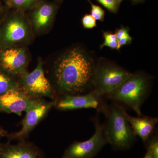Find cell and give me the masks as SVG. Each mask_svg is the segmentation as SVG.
Here are the masks:
<instances>
[{
    "label": "cell",
    "mask_w": 158,
    "mask_h": 158,
    "mask_svg": "<svg viewBox=\"0 0 158 158\" xmlns=\"http://www.w3.org/2000/svg\"><path fill=\"white\" fill-rule=\"evenodd\" d=\"M98 60L82 45L75 44L55 54L44 69L56 93L80 94L92 90Z\"/></svg>",
    "instance_id": "cell-1"
},
{
    "label": "cell",
    "mask_w": 158,
    "mask_h": 158,
    "mask_svg": "<svg viewBox=\"0 0 158 158\" xmlns=\"http://www.w3.org/2000/svg\"><path fill=\"white\" fill-rule=\"evenodd\" d=\"M35 38L26 12L8 10L0 20V49L28 47Z\"/></svg>",
    "instance_id": "cell-2"
},
{
    "label": "cell",
    "mask_w": 158,
    "mask_h": 158,
    "mask_svg": "<svg viewBox=\"0 0 158 158\" xmlns=\"http://www.w3.org/2000/svg\"><path fill=\"white\" fill-rule=\"evenodd\" d=\"M151 85V77L142 72L131 74L106 97L123 104L142 116L141 108L147 98Z\"/></svg>",
    "instance_id": "cell-3"
},
{
    "label": "cell",
    "mask_w": 158,
    "mask_h": 158,
    "mask_svg": "<svg viewBox=\"0 0 158 158\" xmlns=\"http://www.w3.org/2000/svg\"><path fill=\"white\" fill-rule=\"evenodd\" d=\"M124 108L115 103L107 106L104 113L106 123L103 131L107 144L114 149L126 150L131 147L136 135L125 116Z\"/></svg>",
    "instance_id": "cell-4"
},
{
    "label": "cell",
    "mask_w": 158,
    "mask_h": 158,
    "mask_svg": "<svg viewBox=\"0 0 158 158\" xmlns=\"http://www.w3.org/2000/svg\"><path fill=\"white\" fill-rule=\"evenodd\" d=\"M132 73L107 59H98L92 81V90L99 96H106Z\"/></svg>",
    "instance_id": "cell-5"
},
{
    "label": "cell",
    "mask_w": 158,
    "mask_h": 158,
    "mask_svg": "<svg viewBox=\"0 0 158 158\" xmlns=\"http://www.w3.org/2000/svg\"><path fill=\"white\" fill-rule=\"evenodd\" d=\"M19 87L23 92L33 98H56V93L46 76L44 61L38 57L36 67L31 72L24 74L16 78Z\"/></svg>",
    "instance_id": "cell-6"
},
{
    "label": "cell",
    "mask_w": 158,
    "mask_h": 158,
    "mask_svg": "<svg viewBox=\"0 0 158 158\" xmlns=\"http://www.w3.org/2000/svg\"><path fill=\"white\" fill-rule=\"evenodd\" d=\"M54 107V101H47L43 98H37L26 110V114L21 122L22 128L16 132L9 133L6 138L9 141H25Z\"/></svg>",
    "instance_id": "cell-7"
},
{
    "label": "cell",
    "mask_w": 158,
    "mask_h": 158,
    "mask_svg": "<svg viewBox=\"0 0 158 158\" xmlns=\"http://www.w3.org/2000/svg\"><path fill=\"white\" fill-rule=\"evenodd\" d=\"M31 59L28 47L1 49L0 70L17 78L27 72Z\"/></svg>",
    "instance_id": "cell-8"
},
{
    "label": "cell",
    "mask_w": 158,
    "mask_h": 158,
    "mask_svg": "<svg viewBox=\"0 0 158 158\" xmlns=\"http://www.w3.org/2000/svg\"><path fill=\"white\" fill-rule=\"evenodd\" d=\"M95 131L90 139L75 141L65 150L62 158H94L107 144L103 131V124L98 119L94 120Z\"/></svg>",
    "instance_id": "cell-9"
},
{
    "label": "cell",
    "mask_w": 158,
    "mask_h": 158,
    "mask_svg": "<svg viewBox=\"0 0 158 158\" xmlns=\"http://www.w3.org/2000/svg\"><path fill=\"white\" fill-rule=\"evenodd\" d=\"M103 98L92 91L84 94H62L53 100L54 107L61 111L94 109L104 113L107 105Z\"/></svg>",
    "instance_id": "cell-10"
},
{
    "label": "cell",
    "mask_w": 158,
    "mask_h": 158,
    "mask_svg": "<svg viewBox=\"0 0 158 158\" xmlns=\"http://www.w3.org/2000/svg\"><path fill=\"white\" fill-rule=\"evenodd\" d=\"M58 9L56 3L40 1L29 10L30 13H27L36 37L50 32L54 26Z\"/></svg>",
    "instance_id": "cell-11"
},
{
    "label": "cell",
    "mask_w": 158,
    "mask_h": 158,
    "mask_svg": "<svg viewBox=\"0 0 158 158\" xmlns=\"http://www.w3.org/2000/svg\"><path fill=\"white\" fill-rule=\"evenodd\" d=\"M37 99L27 95L19 88L11 89L0 95V113L21 116L23 112H26Z\"/></svg>",
    "instance_id": "cell-12"
},
{
    "label": "cell",
    "mask_w": 158,
    "mask_h": 158,
    "mask_svg": "<svg viewBox=\"0 0 158 158\" xmlns=\"http://www.w3.org/2000/svg\"><path fill=\"white\" fill-rule=\"evenodd\" d=\"M0 158H44L42 150L29 141H19L12 144L10 141L0 143Z\"/></svg>",
    "instance_id": "cell-13"
},
{
    "label": "cell",
    "mask_w": 158,
    "mask_h": 158,
    "mask_svg": "<svg viewBox=\"0 0 158 158\" xmlns=\"http://www.w3.org/2000/svg\"><path fill=\"white\" fill-rule=\"evenodd\" d=\"M125 116L135 135L139 136L146 144L154 132L157 124V118L146 116L134 117L125 111Z\"/></svg>",
    "instance_id": "cell-14"
},
{
    "label": "cell",
    "mask_w": 158,
    "mask_h": 158,
    "mask_svg": "<svg viewBox=\"0 0 158 158\" xmlns=\"http://www.w3.org/2000/svg\"><path fill=\"white\" fill-rule=\"evenodd\" d=\"M40 0H5V4L9 9L26 12L29 11Z\"/></svg>",
    "instance_id": "cell-15"
},
{
    "label": "cell",
    "mask_w": 158,
    "mask_h": 158,
    "mask_svg": "<svg viewBox=\"0 0 158 158\" xmlns=\"http://www.w3.org/2000/svg\"><path fill=\"white\" fill-rule=\"evenodd\" d=\"M16 88H19L16 79L0 70V95Z\"/></svg>",
    "instance_id": "cell-16"
},
{
    "label": "cell",
    "mask_w": 158,
    "mask_h": 158,
    "mask_svg": "<svg viewBox=\"0 0 158 158\" xmlns=\"http://www.w3.org/2000/svg\"><path fill=\"white\" fill-rule=\"evenodd\" d=\"M103 37L104 41L100 46V48L102 49L106 47L113 50H119L120 49L118 46V40L114 33L111 31H103Z\"/></svg>",
    "instance_id": "cell-17"
},
{
    "label": "cell",
    "mask_w": 158,
    "mask_h": 158,
    "mask_svg": "<svg viewBox=\"0 0 158 158\" xmlns=\"http://www.w3.org/2000/svg\"><path fill=\"white\" fill-rule=\"evenodd\" d=\"M108 11L113 13L118 12L123 0H96Z\"/></svg>",
    "instance_id": "cell-18"
},
{
    "label": "cell",
    "mask_w": 158,
    "mask_h": 158,
    "mask_svg": "<svg viewBox=\"0 0 158 158\" xmlns=\"http://www.w3.org/2000/svg\"><path fill=\"white\" fill-rule=\"evenodd\" d=\"M91 6V15L96 20L103 21L104 20L105 11L101 7L94 5L91 2L90 0H88Z\"/></svg>",
    "instance_id": "cell-19"
},
{
    "label": "cell",
    "mask_w": 158,
    "mask_h": 158,
    "mask_svg": "<svg viewBox=\"0 0 158 158\" xmlns=\"http://www.w3.org/2000/svg\"><path fill=\"white\" fill-rule=\"evenodd\" d=\"M147 149L149 150L152 158H158V140L156 135L150 138L147 142Z\"/></svg>",
    "instance_id": "cell-20"
},
{
    "label": "cell",
    "mask_w": 158,
    "mask_h": 158,
    "mask_svg": "<svg viewBox=\"0 0 158 158\" xmlns=\"http://www.w3.org/2000/svg\"><path fill=\"white\" fill-rule=\"evenodd\" d=\"M82 26L84 28L92 29L97 26L96 20L90 14H85L81 19Z\"/></svg>",
    "instance_id": "cell-21"
},
{
    "label": "cell",
    "mask_w": 158,
    "mask_h": 158,
    "mask_svg": "<svg viewBox=\"0 0 158 158\" xmlns=\"http://www.w3.org/2000/svg\"><path fill=\"white\" fill-rule=\"evenodd\" d=\"M129 28L121 26L120 27L116 29L114 34L116 35L117 40H118L127 34H129Z\"/></svg>",
    "instance_id": "cell-22"
},
{
    "label": "cell",
    "mask_w": 158,
    "mask_h": 158,
    "mask_svg": "<svg viewBox=\"0 0 158 158\" xmlns=\"http://www.w3.org/2000/svg\"><path fill=\"white\" fill-rule=\"evenodd\" d=\"M132 37L130 36V34H127L125 37L118 40V41L119 48H121L124 46L131 44L132 42Z\"/></svg>",
    "instance_id": "cell-23"
},
{
    "label": "cell",
    "mask_w": 158,
    "mask_h": 158,
    "mask_svg": "<svg viewBox=\"0 0 158 158\" xmlns=\"http://www.w3.org/2000/svg\"><path fill=\"white\" fill-rule=\"evenodd\" d=\"M9 9L7 6H4L0 1V20L5 16Z\"/></svg>",
    "instance_id": "cell-24"
},
{
    "label": "cell",
    "mask_w": 158,
    "mask_h": 158,
    "mask_svg": "<svg viewBox=\"0 0 158 158\" xmlns=\"http://www.w3.org/2000/svg\"><path fill=\"white\" fill-rule=\"evenodd\" d=\"M9 133L0 125V139L3 137H7Z\"/></svg>",
    "instance_id": "cell-25"
},
{
    "label": "cell",
    "mask_w": 158,
    "mask_h": 158,
    "mask_svg": "<svg viewBox=\"0 0 158 158\" xmlns=\"http://www.w3.org/2000/svg\"><path fill=\"white\" fill-rule=\"evenodd\" d=\"M144 158H152L151 155L149 150L147 149V153H146V154L144 156Z\"/></svg>",
    "instance_id": "cell-26"
},
{
    "label": "cell",
    "mask_w": 158,
    "mask_h": 158,
    "mask_svg": "<svg viewBox=\"0 0 158 158\" xmlns=\"http://www.w3.org/2000/svg\"><path fill=\"white\" fill-rule=\"evenodd\" d=\"M131 1H133L134 2H144L145 0H131Z\"/></svg>",
    "instance_id": "cell-27"
},
{
    "label": "cell",
    "mask_w": 158,
    "mask_h": 158,
    "mask_svg": "<svg viewBox=\"0 0 158 158\" xmlns=\"http://www.w3.org/2000/svg\"></svg>",
    "instance_id": "cell-28"
}]
</instances>
